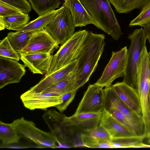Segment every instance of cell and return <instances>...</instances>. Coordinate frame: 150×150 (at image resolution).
<instances>
[{
	"instance_id": "26",
	"label": "cell",
	"mask_w": 150,
	"mask_h": 150,
	"mask_svg": "<svg viewBox=\"0 0 150 150\" xmlns=\"http://www.w3.org/2000/svg\"><path fill=\"white\" fill-rule=\"evenodd\" d=\"M31 7L41 15L59 7L61 4L59 0H28Z\"/></svg>"
},
{
	"instance_id": "28",
	"label": "cell",
	"mask_w": 150,
	"mask_h": 150,
	"mask_svg": "<svg viewBox=\"0 0 150 150\" xmlns=\"http://www.w3.org/2000/svg\"><path fill=\"white\" fill-rule=\"evenodd\" d=\"M0 56L9 58L19 61V54L13 48L7 36L0 42Z\"/></svg>"
},
{
	"instance_id": "6",
	"label": "cell",
	"mask_w": 150,
	"mask_h": 150,
	"mask_svg": "<svg viewBox=\"0 0 150 150\" xmlns=\"http://www.w3.org/2000/svg\"><path fill=\"white\" fill-rule=\"evenodd\" d=\"M75 28L72 13L64 2L54 18L44 28L62 45L74 34Z\"/></svg>"
},
{
	"instance_id": "12",
	"label": "cell",
	"mask_w": 150,
	"mask_h": 150,
	"mask_svg": "<svg viewBox=\"0 0 150 150\" xmlns=\"http://www.w3.org/2000/svg\"><path fill=\"white\" fill-rule=\"evenodd\" d=\"M25 66L18 61L0 56V88L19 82L26 72Z\"/></svg>"
},
{
	"instance_id": "39",
	"label": "cell",
	"mask_w": 150,
	"mask_h": 150,
	"mask_svg": "<svg viewBox=\"0 0 150 150\" xmlns=\"http://www.w3.org/2000/svg\"><path fill=\"white\" fill-rule=\"evenodd\" d=\"M148 73L149 79V80L150 81V61L149 59L148 61Z\"/></svg>"
},
{
	"instance_id": "27",
	"label": "cell",
	"mask_w": 150,
	"mask_h": 150,
	"mask_svg": "<svg viewBox=\"0 0 150 150\" xmlns=\"http://www.w3.org/2000/svg\"><path fill=\"white\" fill-rule=\"evenodd\" d=\"M145 138L137 136L112 139L110 143L114 148H131L142 142Z\"/></svg>"
},
{
	"instance_id": "24",
	"label": "cell",
	"mask_w": 150,
	"mask_h": 150,
	"mask_svg": "<svg viewBox=\"0 0 150 150\" xmlns=\"http://www.w3.org/2000/svg\"><path fill=\"white\" fill-rule=\"evenodd\" d=\"M21 137L11 123L0 122V140L2 144L0 146H6L19 142Z\"/></svg>"
},
{
	"instance_id": "19",
	"label": "cell",
	"mask_w": 150,
	"mask_h": 150,
	"mask_svg": "<svg viewBox=\"0 0 150 150\" xmlns=\"http://www.w3.org/2000/svg\"><path fill=\"white\" fill-rule=\"evenodd\" d=\"M81 137L83 145L86 147L95 142L103 140L110 141L112 139L105 129L100 125L93 128L83 130Z\"/></svg>"
},
{
	"instance_id": "21",
	"label": "cell",
	"mask_w": 150,
	"mask_h": 150,
	"mask_svg": "<svg viewBox=\"0 0 150 150\" xmlns=\"http://www.w3.org/2000/svg\"><path fill=\"white\" fill-rule=\"evenodd\" d=\"M76 70L72 73L50 87L44 92H53L59 95L77 90L76 86Z\"/></svg>"
},
{
	"instance_id": "14",
	"label": "cell",
	"mask_w": 150,
	"mask_h": 150,
	"mask_svg": "<svg viewBox=\"0 0 150 150\" xmlns=\"http://www.w3.org/2000/svg\"><path fill=\"white\" fill-rule=\"evenodd\" d=\"M25 67L33 74H46L51 65L53 55L50 53L19 54Z\"/></svg>"
},
{
	"instance_id": "10",
	"label": "cell",
	"mask_w": 150,
	"mask_h": 150,
	"mask_svg": "<svg viewBox=\"0 0 150 150\" xmlns=\"http://www.w3.org/2000/svg\"><path fill=\"white\" fill-rule=\"evenodd\" d=\"M62 95L48 92L33 93L27 91L22 94L20 98L24 106L30 110L40 109L46 110L61 103Z\"/></svg>"
},
{
	"instance_id": "35",
	"label": "cell",
	"mask_w": 150,
	"mask_h": 150,
	"mask_svg": "<svg viewBox=\"0 0 150 150\" xmlns=\"http://www.w3.org/2000/svg\"><path fill=\"white\" fill-rule=\"evenodd\" d=\"M143 29L147 37L150 38V22L142 26Z\"/></svg>"
},
{
	"instance_id": "2",
	"label": "cell",
	"mask_w": 150,
	"mask_h": 150,
	"mask_svg": "<svg viewBox=\"0 0 150 150\" xmlns=\"http://www.w3.org/2000/svg\"><path fill=\"white\" fill-rule=\"evenodd\" d=\"M80 0L92 18L93 24L115 40L121 37V28L109 0Z\"/></svg>"
},
{
	"instance_id": "22",
	"label": "cell",
	"mask_w": 150,
	"mask_h": 150,
	"mask_svg": "<svg viewBox=\"0 0 150 150\" xmlns=\"http://www.w3.org/2000/svg\"><path fill=\"white\" fill-rule=\"evenodd\" d=\"M119 13H127L135 9H141L150 0H109Z\"/></svg>"
},
{
	"instance_id": "41",
	"label": "cell",
	"mask_w": 150,
	"mask_h": 150,
	"mask_svg": "<svg viewBox=\"0 0 150 150\" xmlns=\"http://www.w3.org/2000/svg\"><path fill=\"white\" fill-rule=\"evenodd\" d=\"M147 39L148 40L149 42L150 45V38H147ZM148 56L149 59V60L150 61V50L149 52H148Z\"/></svg>"
},
{
	"instance_id": "4",
	"label": "cell",
	"mask_w": 150,
	"mask_h": 150,
	"mask_svg": "<svg viewBox=\"0 0 150 150\" xmlns=\"http://www.w3.org/2000/svg\"><path fill=\"white\" fill-rule=\"evenodd\" d=\"M128 37L131 42L128 50L127 64L123 81L137 92V68L142 50L146 46L147 37L143 28H141L134 30Z\"/></svg>"
},
{
	"instance_id": "13",
	"label": "cell",
	"mask_w": 150,
	"mask_h": 150,
	"mask_svg": "<svg viewBox=\"0 0 150 150\" xmlns=\"http://www.w3.org/2000/svg\"><path fill=\"white\" fill-rule=\"evenodd\" d=\"M77 60H76L51 74L45 76L28 91L33 93L44 92L51 86L68 76L77 70Z\"/></svg>"
},
{
	"instance_id": "17",
	"label": "cell",
	"mask_w": 150,
	"mask_h": 150,
	"mask_svg": "<svg viewBox=\"0 0 150 150\" xmlns=\"http://www.w3.org/2000/svg\"><path fill=\"white\" fill-rule=\"evenodd\" d=\"M99 125L105 129L111 139L136 136L132 130L104 110Z\"/></svg>"
},
{
	"instance_id": "23",
	"label": "cell",
	"mask_w": 150,
	"mask_h": 150,
	"mask_svg": "<svg viewBox=\"0 0 150 150\" xmlns=\"http://www.w3.org/2000/svg\"><path fill=\"white\" fill-rule=\"evenodd\" d=\"M36 32L23 33L11 32L8 34L7 36L13 48L18 53L26 46L30 38Z\"/></svg>"
},
{
	"instance_id": "25",
	"label": "cell",
	"mask_w": 150,
	"mask_h": 150,
	"mask_svg": "<svg viewBox=\"0 0 150 150\" xmlns=\"http://www.w3.org/2000/svg\"><path fill=\"white\" fill-rule=\"evenodd\" d=\"M1 17L6 28L16 31L28 23L30 18L28 14L23 12Z\"/></svg>"
},
{
	"instance_id": "37",
	"label": "cell",
	"mask_w": 150,
	"mask_h": 150,
	"mask_svg": "<svg viewBox=\"0 0 150 150\" xmlns=\"http://www.w3.org/2000/svg\"><path fill=\"white\" fill-rule=\"evenodd\" d=\"M5 28V23L2 18L0 17V30H1Z\"/></svg>"
},
{
	"instance_id": "33",
	"label": "cell",
	"mask_w": 150,
	"mask_h": 150,
	"mask_svg": "<svg viewBox=\"0 0 150 150\" xmlns=\"http://www.w3.org/2000/svg\"><path fill=\"white\" fill-rule=\"evenodd\" d=\"M20 12H23L4 2L0 1V17H3L10 16Z\"/></svg>"
},
{
	"instance_id": "5",
	"label": "cell",
	"mask_w": 150,
	"mask_h": 150,
	"mask_svg": "<svg viewBox=\"0 0 150 150\" xmlns=\"http://www.w3.org/2000/svg\"><path fill=\"white\" fill-rule=\"evenodd\" d=\"M11 124L21 138L33 141L38 148H57V140L53 134L38 128L33 122L22 117L14 120Z\"/></svg>"
},
{
	"instance_id": "29",
	"label": "cell",
	"mask_w": 150,
	"mask_h": 150,
	"mask_svg": "<svg viewBox=\"0 0 150 150\" xmlns=\"http://www.w3.org/2000/svg\"><path fill=\"white\" fill-rule=\"evenodd\" d=\"M150 22V1L141 9L139 14L130 22L129 26H142Z\"/></svg>"
},
{
	"instance_id": "30",
	"label": "cell",
	"mask_w": 150,
	"mask_h": 150,
	"mask_svg": "<svg viewBox=\"0 0 150 150\" xmlns=\"http://www.w3.org/2000/svg\"><path fill=\"white\" fill-rule=\"evenodd\" d=\"M108 113L132 130L131 126L124 115L117 109L104 99V109Z\"/></svg>"
},
{
	"instance_id": "9",
	"label": "cell",
	"mask_w": 150,
	"mask_h": 150,
	"mask_svg": "<svg viewBox=\"0 0 150 150\" xmlns=\"http://www.w3.org/2000/svg\"><path fill=\"white\" fill-rule=\"evenodd\" d=\"M103 87L95 83L90 84L79 103L74 114L98 113L104 109Z\"/></svg>"
},
{
	"instance_id": "16",
	"label": "cell",
	"mask_w": 150,
	"mask_h": 150,
	"mask_svg": "<svg viewBox=\"0 0 150 150\" xmlns=\"http://www.w3.org/2000/svg\"><path fill=\"white\" fill-rule=\"evenodd\" d=\"M112 89L122 101L130 109L142 116L139 97L136 91L123 81L111 86Z\"/></svg>"
},
{
	"instance_id": "1",
	"label": "cell",
	"mask_w": 150,
	"mask_h": 150,
	"mask_svg": "<svg viewBox=\"0 0 150 150\" xmlns=\"http://www.w3.org/2000/svg\"><path fill=\"white\" fill-rule=\"evenodd\" d=\"M105 37L103 34L88 31L78 57L76 86L78 89L89 80L95 71L104 50Z\"/></svg>"
},
{
	"instance_id": "7",
	"label": "cell",
	"mask_w": 150,
	"mask_h": 150,
	"mask_svg": "<svg viewBox=\"0 0 150 150\" xmlns=\"http://www.w3.org/2000/svg\"><path fill=\"white\" fill-rule=\"evenodd\" d=\"M127 46L117 51H112L111 57L101 76L95 83L103 87H107L112 86L115 79L124 77L127 64Z\"/></svg>"
},
{
	"instance_id": "38",
	"label": "cell",
	"mask_w": 150,
	"mask_h": 150,
	"mask_svg": "<svg viewBox=\"0 0 150 150\" xmlns=\"http://www.w3.org/2000/svg\"><path fill=\"white\" fill-rule=\"evenodd\" d=\"M145 138H146L147 141V142L148 144H150V134L147 135L146 136Z\"/></svg>"
},
{
	"instance_id": "15",
	"label": "cell",
	"mask_w": 150,
	"mask_h": 150,
	"mask_svg": "<svg viewBox=\"0 0 150 150\" xmlns=\"http://www.w3.org/2000/svg\"><path fill=\"white\" fill-rule=\"evenodd\" d=\"M102 112L103 111L98 113L74 114L69 117L65 115L60 123L68 128L75 127L81 128L83 130L92 129L99 125Z\"/></svg>"
},
{
	"instance_id": "31",
	"label": "cell",
	"mask_w": 150,
	"mask_h": 150,
	"mask_svg": "<svg viewBox=\"0 0 150 150\" xmlns=\"http://www.w3.org/2000/svg\"><path fill=\"white\" fill-rule=\"evenodd\" d=\"M21 12L29 14L31 11V6L27 0H0Z\"/></svg>"
},
{
	"instance_id": "3",
	"label": "cell",
	"mask_w": 150,
	"mask_h": 150,
	"mask_svg": "<svg viewBox=\"0 0 150 150\" xmlns=\"http://www.w3.org/2000/svg\"><path fill=\"white\" fill-rule=\"evenodd\" d=\"M88 31H77L61 46L53 55L49 71L45 76L51 74L77 59L87 37Z\"/></svg>"
},
{
	"instance_id": "32",
	"label": "cell",
	"mask_w": 150,
	"mask_h": 150,
	"mask_svg": "<svg viewBox=\"0 0 150 150\" xmlns=\"http://www.w3.org/2000/svg\"><path fill=\"white\" fill-rule=\"evenodd\" d=\"M77 91L76 90L72 91L62 95L61 103L55 107L60 112L62 113L73 101Z\"/></svg>"
},
{
	"instance_id": "34",
	"label": "cell",
	"mask_w": 150,
	"mask_h": 150,
	"mask_svg": "<svg viewBox=\"0 0 150 150\" xmlns=\"http://www.w3.org/2000/svg\"><path fill=\"white\" fill-rule=\"evenodd\" d=\"M110 141L103 140L99 141L89 144L87 145L86 147L91 148H114L110 143Z\"/></svg>"
},
{
	"instance_id": "8",
	"label": "cell",
	"mask_w": 150,
	"mask_h": 150,
	"mask_svg": "<svg viewBox=\"0 0 150 150\" xmlns=\"http://www.w3.org/2000/svg\"><path fill=\"white\" fill-rule=\"evenodd\" d=\"M103 91L104 100L117 109L124 115L136 136L145 138L142 117L129 108L119 98L111 86L105 87Z\"/></svg>"
},
{
	"instance_id": "36",
	"label": "cell",
	"mask_w": 150,
	"mask_h": 150,
	"mask_svg": "<svg viewBox=\"0 0 150 150\" xmlns=\"http://www.w3.org/2000/svg\"><path fill=\"white\" fill-rule=\"evenodd\" d=\"M131 148H150V144H146L142 142L133 146Z\"/></svg>"
},
{
	"instance_id": "11",
	"label": "cell",
	"mask_w": 150,
	"mask_h": 150,
	"mask_svg": "<svg viewBox=\"0 0 150 150\" xmlns=\"http://www.w3.org/2000/svg\"><path fill=\"white\" fill-rule=\"evenodd\" d=\"M59 44L43 28L36 32L30 39L26 46L19 54L50 53L59 47Z\"/></svg>"
},
{
	"instance_id": "40",
	"label": "cell",
	"mask_w": 150,
	"mask_h": 150,
	"mask_svg": "<svg viewBox=\"0 0 150 150\" xmlns=\"http://www.w3.org/2000/svg\"><path fill=\"white\" fill-rule=\"evenodd\" d=\"M148 102L149 107L150 109V81L149 83V88L148 93Z\"/></svg>"
},
{
	"instance_id": "20",
	"label": "cell",
	"mask_w": 150,
	"mask_h": 150,
	"mask_svg": "<svg viewBox=\"0 0 150 150\" xmlns=\"http://www.w3.org/2000/svg\"><path fill=\"white\" fill-rule=\"evenodd\" d=\"M59 9L52 11L39 16L35 19L28 22L20 29L18 33L38 31L44 28L54 18Z\"/></svg>"
},
{
	"instance_id": "18",
	"label": "cell",
	"mask_w": 150,
	"mask_h": 150,
	"mask_svg": "<svg viewBox=\"0 0 150 150\" xmlns=\"http://www.w3.org/2000/svg\"><path fill=\"white\" fill-rule=\"evenodd\" d=\"M71 12L75 27L93 24V20L80 0H64Z\"/></svg>"
}]
</instances>
